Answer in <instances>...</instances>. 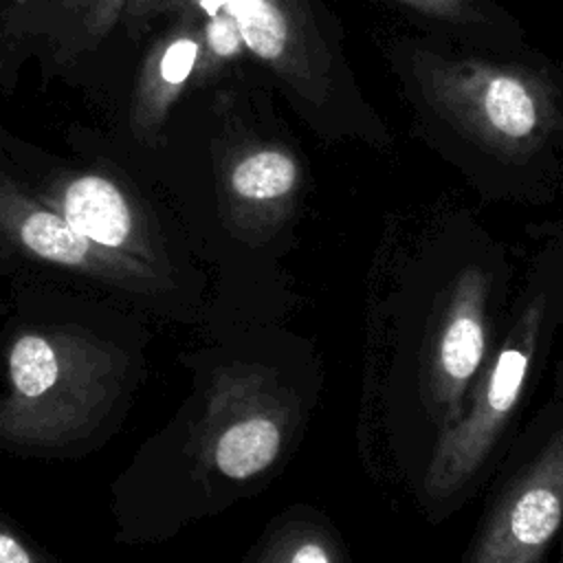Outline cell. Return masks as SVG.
<instances>
[{
	"instance_id": "8992f818",
	"label": "cell",
	"mask_w": 563,
	"mask_h": 563,
	"mask_svg": "<svg viewBox=\"0 0 563 563\" xmlns=\"http://www.w3.org/2000/svg\"><path fill=\"white\" fill-rule=\"evenodd\" d=\"M279 449V431L266 418H251L231 427L218 442L216 462L233 479H244L266 468Z\"/></svg>"
},
{
	"instance_id": "30bf717a",
	"label": "cell",
	"mask_w": 563,
	"mask_h": 563,
	"mask_svg": "<svg viewBox=\"0 0 563 563\" xmlns=\"http://www.w3.org/2000/svg\"><path fill=\"white\" fill-rule=\"evenodd\" d=\"M11 376L22 396H42L57 380V358L42 336H22L9 358Z\"/></svg>"
},
{
	"instance_id": "5b68a950",
	"label": "cell",
	"mask_w": 563,
	"mask_h": 563,
	"mask_svg": "<svg viewBox=\"0 0 563 563\" xmlns=\"http://www.w3.org/2000/svg\"><path fill=\"white\" fill-rule=\"evenodd\" d=\"M64 218L84 238L103 246L123 244L132 224L119 189L99 176H84L68 187Z\"/></svg>"
},
{
	"instance_id": "8fae6325",
	"label": "cell",
	"mask_w": 563,
	"mask_h": 563,
	"mask_svg": "<svg viewBox=\"0 0 563 563\" xmlns=\"http://www.w3.org/2000/svg\"><path fill=\"white\" fill-rule=\"evenodd\" d=\"M196 53H198V46L191 40L174 42L167 48V53L163 55V62H161L163 79L169 81V84H180L191 70Z\"/></svg>"
},
{
	"instance_id": "9c48e42d",
	"label": "cell",
	"mask_w": 563,
	"mask_h": 563,
	"mask_svg": "<svg viewBox=\"0 0 563 563\" xmlns=\"http://www.w3.org/2000/svg\"><path fill=\"white\" fill-rule=\"evenodd\" d=\"M295 183V165L277 152H260L242 161L233 172V187L244 198H277Z\"/></svg>"
},
{
	"instance_id": "4fadbf2b",
	"label": "cell",
	"mask_w": 563,
	"mask_h": 563,
	"mask_svg": "<svg viewBox=\"0 0 563 563\" xmlns=\"http://www.w3.org/2000/svg\"><path fill=\"white\" fill-rule=\"evenodd\" d=\"M0 563H31L26 550L9 534H0Z\"/></svg>"
},
{
	"instance_id": "6da1fadb",
	"label": "cell",
	"mask_w": 563,
	"mask_h": 563,
	"mask_svg": "<svg viewBox=\"0 0 563 563\" xmlns=\"http://www.w3.org/2000/svg\"><path fill=\"white\" fill-rule=\"evenodd\" d=\"M411 101L435 150L521 169L563 150V70L528 51L501 53L422 35Z\"/></svg>"
},
{
	"instance_id": "5bb4252c",
	"label": "cell",
	"mask_w": 563,
	"mask_h": 563,
	"mask_svg": "<svg viewBox=\"0 0 563 563\" xmlns=\"http://www.w3.org/2000/svg\"><path fill=\"white\" fill-rule=\"evenodd\" d=\"M290 563H330L328 552L319 543H303L290 559Z\"/></svg>"
},
{
	"instance_id": "52a82bcc",
	"label": "cell",
	"mask_w": 563,
	"mask_h": 563,
	"mask_svg": "<svg viewBox=\"0 0 563 563\" xmlns=\"http://www.w3.org/2000/svg\"><path fill=\"white\" fill-rule=\"evenodd\" d=\"M235 20L244 44L264 59H275L286 46V24L266 0H216Z\"/></svg>"
},
{
	"instance_id": "ba28073f",
	"label": "cell",
	"mask_w": 563,
	"mask_h": 563,
	"mask_svg": "<svg viewBox=\"0 0 563 563\" xmlns=\"http://www.w3.org/2000/svg\"><path fill=\"white\" fill-rule=\"evenodd\" d=\"M24 244L37 255L62 262L77 264L88 251V238H84L66 218L37 211L22 224Z\"/></svg>"
},
{
	"instance_id": "277c9868",
	"label": "cell",
	"mask_w": 563,
	"mask_h": 563,
	"mask_svg": "<svg viewBox=\"0 0 563 563\" xmlns=\"http://www.w3.org/2000/svg\"><path fill=\"white\" fill-rule=\"evenodd\" d=\"M486 292V275L475 266L464 268L451 286L433 336L427 387L444 429L462 416L466 389L484 363L488 341Z\"/></svg>"
},
{
	"instance_id": "7a4b0ae2",
	"label": "cell",
	"mask_w": 563,
	"mask_h": 563,
	"mask_svg": "<svg viewBox=\"0 0 563 563\" xmlns=\"http://www.w3.org/2000/svg\"><path fill=\"white\" fill-rule=\"evenodd\" d=\"M545 303L534 297L517 317L490 365L477 380L471 409L442 435L431 455L424 488L433 497L457 490L484 462L512 416L537 352Z\"/></svg>"
},
{
	"instance_id": "7c38bea8",
	"label": "cell",
	"mask_w": 563,
	"mask_h": 563,
	"mask_svg": "<svg viewBox=\"0 0 563 563\" xmlns=\"http://www.w3.org/2000/svg\"><path fill=\"white\" fill-rule=\"evenodd\" d=\"M209 44L218 55H231L238 48V40H240V31L224 18H216L211 20L209 29Z\"/></svg>"
},
{
	"instance_id": "3957f363",
	"label": "cell",
	"mask_w": 563,
	"mask_h": 563,
	"mask_svg": "<svg viewBox=\"0 0 563 563\" xmlns=\"http://www.w3.org/2000/svg\"><path fill=\"white\" fill-rule=\"evenodd\" d=\"M563 526V429L506 488L468 563H537Z\"/></svg>"
}]
</instances>
